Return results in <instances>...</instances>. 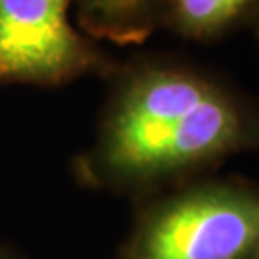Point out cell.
<instances>
[{"label": "cell", "mask_w": 259, "mask_h": 259, "mask_svg": "<svg viewBox=\"0 0 259 259\" xmlns=\"http://www.w3.org/2000/svg\"><path fill=\"white\" fill-rule=\"evenodd\" d=\"M259 150V106L219 79L181 65L129 75L106 111L84 177L142 190Z\"/></svg>", "instance_id": "6da1fadb"}, {"label": "cell", "mask_w": 259, "mask_h": 259, "mask_svg": "<svg viewBox=\"0 0 259 259\" xmlns=\"http://www.w3.org/2000/svg\"><path fill=\"white\" fill-rule=\"evenodd\" d=\"M259 188L202 181L175 190L139 215L119 259H255Z\"/></svg>", "instance_id": "7a4b0ae2"}, {"label": "cell", "mask_w": 259, "mask_h": 259, "mask_svg": "<svg viewBox=\"0 0 259 259\" xmlns=\"http://www.w3.org/2000/svg\"><path fill=\"white\" fill-rule=\"evenodd\" d=\"M75 0H0V83L60 84L100 64L71 25Z\"/></svg>", "instance_id": "3957f363"}, {"label": "cell", "mask_w": 259, "mask_h": 259, "mask_svg": "<svg viewBox=\"0 0 259 259\" xmlns=\"http://www.w3.org/2000/svg\"><path fill=\"white\" fill-rule=\"evenodd\" d=\"M87 29L119 45L148 37L167 0H77Z\"/></svg>", "instance_id": "277c9868"}, {"label": "cell", "mask_w": 259, "mask_h": 259, "mask_svg": "<svg viewBox=\"0 0 259 259\" xmlns=\"http://www.w3.org/2000/svg\"><path fill=\"white\" fill-rule=\"evenodd\" d=\"M257 4L259 0H167L163 14L179 35L205 40L238 25Z\"/></svg>", "instance_id": "5b68a950"}, {"label": "cell", "mask_w": 259, "mask_h": 259, "mask_svg": "<svg viewBox=\"0 0 259 259\" xmlns=\"http://www.w3.org/2000/svg\"><path fill=\"white\" fill-rule=\"evenodd\" d=\"M0 259H12V257H10V255H6L4 251H0Z\"/></svg>", "instance_id": "8992f818"}, {"label": "cell", "mask_w": 259, "mask_h": 259, "mask_svg": "<svg viewBox=\"0 0 259 259\" xmlns=\"http://www.w3.org/2000/svg\"><path fill=\"white\" fill-rule=\"evenodd\" d=\"M257 35H259V23H257Z\"/></svg>", "instance_id": "52a82bcc"}, {"label": "cell", "mask_w": 259, "mask_h": 259, "mask_svg": "<svg viewBox=\"0 0 259 259\" xmlns=\"http://www.w3.org/2000/svg\"><path fill=\"white\" fill-rule=\"evenodd\" d=\"M255 259H259V255H257V257H255Z\"/></svg>", "instance_id": "ba28073f"}]
</instances>
